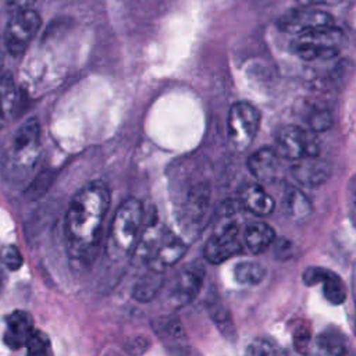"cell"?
<instances>
[{"label":"cell","mask_w":356,"mask_h":356,"mask_svg":"<svg viewBox=\"0 0 356 356\" xmlns=\"http://www.w3.org/2000/svg\"><path fill=\"white\" fill-rule=\"evenodd\" d=\"M243 246L236 222L228 221L216 228L204 245L203 254L209 263L220 264L232 256L242 253Z\"/></svg>","instance_id":"7"},{"label":"cell","mask_w":356,"mask_h":356,"mask_svg":"<svg viewBox=\"0 0 356 356\" xmlns=\"http://www.w3.org/2000/svg\"><path fill=\"white\" fill-rule=\"evenodd\" d=\"M280 157L281 156L277 153V150L267 147L259 149L250 154L248 160V168L257 181L264 184L273 182L278 177L281 168Z\"/></svg>","instance_id":"13"},{"label":"cell","mask_w":356,"mask_h":356,"mask_svg":"<svg viewBox=\"0 0 356 356\" xmlns=\"http://www.w3.org/2000/svg\"><path fill=\"white\" fill-rule=\"evenodd\" d=\"M303 6H334L342 0H298Z\"/></svg>","instance_id":"28"},{"label":"cell","mask_w":356,"mask_h":356,"mask_svg":"<svg viewBox=\"0 0 356 356\" xmlns=\"http://www.w3.org/2000/svg\"><path fill=\"white\" fill-rule=\"evenodd\" d=\"M303 280L307 285L321 284L324 298L332 305H341L346 298V288L338 274L321 267H309Z\"/></svg>","instance_id":"11"},{"label":"cell","mask_w":356,"mask_h":356,"mask_svg":"<svg viewBox=\"0 0 356 356\" xmlns=\"http://www.w3.org/2000/svg\"><path fill=\"white\" fill-rule=\"evenodd\" d=\"M17 103V88L11 75L0 78V129L7 125L13 117Z\"/></svg>","instance_id":"17"},{"label":"cell","mask_w":356,"mask_h":356,"mask_svg":"<svg viewBox=\"0 0 356 356\" xmlns=\"http://www.w3.org/2000/svg\"><path fill=\"white\" fill-rule=\"evenodd\" d=\"M293 342H295V348L300 352H305V349L309 346L310 342V331L307 327L299 325L298 330L293 334Z\"/></svg>","instance_id":"26"},{"label":"cell","mask_w":356,"mask_h":356,"mask_svg":"<svg viewBox=\"0 0 356 356\" xmlns=\"http://www.w3.org/2000/svg\"><path fill=\"white\" fill-rule=\"evenodd\" d=\"M33 330L32 316L28 312L15 310L6 318L4 342L10 349H19L26 345Z\"/></svg>","instance_id":"12"},{"label":"cell","mask_w":356,"mask_h":356,"mask_svg":"<svg viewBox=\"0 0 356 356\" xmlns=\"http://www.w3.org/2000/svg\"><path fill=\"white\" fill-rule=\"evenodd\" d=\"M204 278V267L199 261H192L186 264L175 277L172 285V300L178 305L189 303L195 299L202 288Z\"/></svg>","instance_id":"10"},{"label":"cell","mask_w":356,"mask_h":356,"mask_svg":"<svg viewBox=\"0 0 356 356\" xmlns=\"http://www.w3.org/2000/svg\"><path fill=\"white\" fill-rule=\"evenodd\" d=\"M36 0H8L7 6H8V10L13 11V13H17V11H22V10H28Z\"/></svg>","instance_id":"27"},{"label":"cell","mask_w":356,"mask_h":356,"mask_svg":"<svg viewBox=\"0 0 356 356\" xmlns=\"http://www.w3.org/2000/svg\"><path fill=\"white\" fill-rule=\"evenodd\" d=\"M346 42L345 33L335 25L296 35L291 50L306 61H324L337 57Z\"/></svg>","instance_id":"2"},{"label":"cell","mask_w":356,"mask_h":356,"mask_svg":"<svg viewBox=\"0 0 356 356\" xmlns=\"http://www.w3.org/2000/svg\"><path fill=\"white\" fill-rule=\"evenodd\" d=\"M318 348L324 350L325 353L331 355H339L345 352V339L341 335V332H337L334 330L323 332L317 339Z\"/></svg>","instance_id":"21"},{"label":"cell","mask_w":356,"mask_h":356,"mask_svg":"<svg viewBox=\"0 0 356 356\" xmlns=\"http://www.w3.org/2000/svg\"><path fill=\"white\" fill-rule=\"evenodd\" d=\"M275 150L282 159L291 161L318 157L320 140L313 132L296 125H286L277 134Z\"/></svg>","instance_id":"6"},{"label":"cell","mask_w":356,"mask_h":356,"mask_svg":"<svg viewBox=\"0 0 356 356\" xmlns=\"http://www.w3.org/2000/svg\"><path fill=\"white\" fill-rule=\"evenodd\" d=\"M163 285V275L157 270H150L139 278L134 286V298L138 302H149L156 296L159 289Z\"/></svg>","instance_id":"18"},{"label":"cell","mask_w":356,"mask_h":356,"mask_svg":"<svg viewBox=\"0 0 356 356\" xmlns=\"http://www.w3.org/2000/svg\"><path fill=\"white\" fill-rule=\"evenodd\" d=\"M110 206V191L103 181H92L72 197L64 221L70 253L83 260L97 246Z\"/></svg>","instance_id":"1"},{"label":"cell","mask_w":356,"mask_h":356,"mask_svg":"<svg viewBox=\"0 0 356 356\" xmlns=\"http://www.w3.org/2000/svg\"><path fill=\"white\" fill-rule=\"evenodd\" d=\"M159 338L165 343H181L184 339V330L175 320H164L161 318L159 323V328H156Z\"/></svg>","instance_id":"20"},{"label":"cell","mask_w":356,"mask_h":356,"mask_svg":"<svg viewBox=\"0 0 356 356\" xmlns=\"http://www.w3.org/2000/svg\"><path fill=\"white\" fill-rule=\"evenodd\" d=\"M25 346L29 355H49L51 350L49 337L39 330H33Z\"/></svg>","instance_id":"22"},{"label":"cell","mask_w":356,"mask_h":356,"mask_svg":"<svg viewBox=\"0 0 356 356\" xmlns=\"http://www.w3.org/2000/svg\"><path fill=\"white\" fill-rule=\"evenodd\" d=\"M248 353H252V355H270V353H277L278 349L275 348V345L270 341V339H266V338H259V339H254L248 350Z\"/></svg>","instance_id":"25"},{"label":"cell","mask_w":356,"mask_h":356,"mask_svg":"<svg viewBox=\"0 0 356 356\" xmlns=\"http://www.w3.org/2000/svg\"><path fill=\"white\" fill-rule=\"evenodd\" d=\"M355 203H356V193H355Z\"/></svg>","instance_id":"30"},{"label":"cell","mask_w":356,"mask_h":356,"mask_svg":"<svg viewBox=\"0 0 356 356\" xmlns=\"http://www.w3.org/2000/svg\"><path fill=\"white\" fill-rule=\"evenodd\" d=\"M1 264H3V263L0 261V293H1L3 288H4V281H6V280H4L6 277H4V271H3V268H1Z\"/></svg>","instance_id":"29"},{"label":"cell","mask_w":356,"mask_h":356,"mask_svg":"<svg viewBox=\"0 0 356 356\" xmlns=\"http://www.w3.org/2000/svg\"><path fill=\"white\" fill-rule=\"evenodd\" d=\"M142 221L143 207L138 199L129 197L120 204L110 228V242L118 253L127 254L136 248Z\"/></svg>","instance_id":"4"},{"label":"cell","mask_w":356,"mask_h":356,"mask_svg":"<svg viewBox=\"0 0 356 356\" xmlns=\"http://www.w3.org/2000/svg\"><path fill=\"white\" fill-rule=\"evenodd\" d=\"M330 25H334V18L331 14L312 6L291 10L278 19V28L295 36Z\"/></svg>","instance_id":"9"},{"label":"cell","mask_w":356,"mask_h":356,"mask_svg":"<svg viewBox=\"0 0 356 356\" xmlns=\"http://www.w3.org/2000/svg\"><path fill=\"white\" fill-rule=\"evenodd\" d=\"M40 26V17L36 11L28 8L14 13L6 28V47L10 54L21 56Z\"/></svg>","instance_id":"8"},{"label":"cell","mask_w":356,"mask_h":356,"mask_svg":"<svg viewBox=\"0 0 356 356\" xmlns=\"http://www.w3.org/2000/svg\"><path fill=\"white\" fill-rule=\"evenodd\" d=\"M0 261L8 270L15 271V270L22 267L24 257H22V253L19 252V249L17 246L7 245V246L1 248V250H0Z\"/></svg>","instance_id":"23"},{"label":"cell","mask_w":356,"mask_h":356,"mask_svg":"<svg viewBox=\"0 0 356 356\" xmlns=\"http://www.w3.org/2000/svg\"><path fill=\"white\" fill-rule=\"evenodd\" d=\"M239 203L254 216L264 217L274 210V199L259 184H246L239 191Z\"/></svg>","instance_id":"14"},{"label":"cell","mask_w":356,"mask_h":356,"mask_svg":"<svg viewBox=\"0 0 356 356\" xmlns=\"http://www.w3.org/2000/svg\"><path fill=\"white\" fill-rule=\"evenodd\" d=\"M234 275L239 284L256 285L263 281L266 275V270L257 261H241L235 266Z\"/></svg>","instance_id":"19"},{"label":"cell","mask_w":356,"mask_h":356,"mask_svg":"<svg viewBox=\"0 0 356 356\" xmlns=\"http://www.w3.org/2000/svg\"><path fill=\"white\" fill-rule=\"evenodd\" d=\"M331 124H332V118L327 110L318 108V110L310 111L309 125L313 131H325L327 128L331 127Z\"/></svg>","instance_id":"24"},{"label":"cell","mask_w":356,"mask_h":356,"mask_svg":"<svg viewBox=\"0 0 356 356\" xmlns=\"http://www.w3.org/2000/svg\"><path fill=\"white\" fill-rule=\"evenodd\" d=\"M260 127V114L256 107L246 102L231 106L227 120L228 140L236 150L248 149L254 140Z\"/></svg>","instance_id":"5"},{"label":"cell","mask_w":356,"mask_h":356,"mask_svg":"<svg viewBox=\"0 0 356 356\" xmlns=\"http://www.w3.org/2000/svg\"><path fill=\"white\" fill-rule=\"evenodd\" d=\"M292 172L302 184L317 185L327 179L330 170L323 161H317V157H309L295 161Z\"/></svg>","instance_id":"16"},{"label":"cell","mask_w":356,"mask_h":356,"mask_svg":"<svg viewBox=\"0 0 356 356\" xmlns=\"http://www.w3.org/2000/svg\"><path fill=\"white\" fill-rule=\"evenodd\" d=\"M274 238L275 232L268 224L261 221L250 222L246 225L243 232V245L250 253L257 254L264 252L271 245Z\"/></svg>","instance_id":"15"},{"label":"cell","mask_w":356,"mask_h":356,"mask_svg":"<svg viewBox=\"0 0 356 356\" xmlns=\"http://www.w3.org/2000/svg\"><path fill=\"white\" fill-rule=\"evenodd\" d=\"M39 145L40 125L36 118H29L15 131L7 152V167L14 177H24L35 167Z\"/></svg>","instance_id":"3"}]
</instances>
